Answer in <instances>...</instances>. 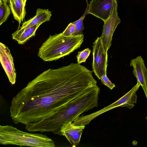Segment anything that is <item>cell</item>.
I'll list each match as a JSON object with an SVG mask.
<instances>
[{
  "label": "cell",
  "instance_id": "cell-1",
  "mask_svg": "<svg viewBox=\"0 0 147 147\" xmlns=\"http://www.w3.org/2000/svg\"><path fill=\"white\" fill-rule=\"evenodd\" d=\"M92 71L78 63L44 71L13 97L10 116L28 128L97 86Z\"/></svg>",
  "mask_w": 147,
  "mask_h": 147
},
{
  "label": "cell",
  "instance_id": "cell-6",
  "mask_svg": "<svg viewBox=\"0 0 147 147\" xmlns=\"http://www.w3.org/2000/svg\"><path fill=\"white\" fill-rule=\"evenodd\" d=\"M117 0H92L89 4V14L105 21L110 16Z\"/></svg>",
  "mask_w": 147,
  "mask_h": 147
},
{
  "label": "cell",
  "instance_id": "cell-19",
  "mask_svg": "<svg viewBox=\"0 0 147 147\" xmlns=\"http://www.w3.org/2000/svg\"><path fill=\"white\" fill-rule=\"evenodd\" d=\"M9 5L10 7L12 6L15 3V0H8Z\"/></svg>",
  "mask_w": 147,
  "mask_h": 147
},
{
  "label": "cell",
  "instance_id": "cell-20",
  "mask_svg": "<svg viewBox=\"0 0 147 147\" xmlns=\"http://www.w3.org/2000/svg\"><path fill=\"white\" fill-rule=\"evenodd\" d=\"M146 119H147V116L146 117Z\"/></svg>",
  "mask_w": 147,
  "mask_h": 147
},
{
  "label": "cell",
  "instance_id": "cell-10",
  "mask_svg": "<svg viewBox=\"0 0 147 147\" xmlns=\"http://www.w3.org/2000/svg\"><path fill=\"white\" fill-rule=\"evenodd\" d=\"M130 65L133 67V74L137 82L142 87L147 99V69L144 61L141 56H138L131 60Z\"/></svg>",
  "mask_w": 147,
  "mask_h": 147
},
{
  "label": "cell",
  "instance_id": "cell-4",
  "mask_svg": "<svg viewBox=\"0 0 147 147\" xmlns=\"http://www.w3.org/2000/svg\"><path fill=\"white\" fill-rule=\"evenodd\" d=\"M0 144L21 146L54 147V142L46 135L32 134L19 130L10 125L0 126Z\"/></svg>",
  "mask_w": 147,
  "mask_h": 147
},
{
  "label": "cell",
  "instance_id": "cell-16",
  "mask_svg": "<svg viewBox=\"0 0 147 147\" xmlns=\"http://www.w3.org/2000/svg\"><path fill=\"white\" fill-rule=\"evenodd\" d=\"M90 52L91 50L88 48L81 51L78 52L76 56L78 63L80 64L82 62H85L90 55Z\"/></svg>",
  "mask_w": 147,
  "mask_h": 147
},
{
  "label": "cell",
  "instance_id": "cell-15",
  "mask_svg": "<svg viewBox=\"0 0 147 147\" xmlns=\"http://www.w3.org/2000/svg\"><path fill=\"white\" fill-rule=\"evenodd\" d=\"M87 6L84 13L82 16L78 20L73 23L75 25L76 28V32L74 35H76L82 33L84 29L83 25V21L86 16L88 14L89 9V4L86 0Z\"/></svg>",
  "mask_w": 147,
  "mask_h": 147
},
{
  "label": "cell",
  "instance_id": "cell-18",
  "mask_svg": "<svg viewBox=\"0 0 147 147\" xmlns=\"http://www.w3.org/2000/svg\"><path fill=\"white\" fill-rule=\"evenodd\" d=\"M107 72H105L101 77L100 80L103 84L112 90L115 87V85L109 79L107 76Z\"/></svg>",
  "mask_w": 147,
  "mask_h": 147
},
{
  "label": "cell",
  "instance_id": "cell-17",
  "mask_svg": "<svg viewBox=\"0 0 147 147\" xmlns=\"http://www.w3.org/2000/svg\"><path fill=\"white\" fill-rule=\"evenodd\" d=\"M76 32L75 25L73 23L69 24L65 30L62 32L63 35L66 36H74Z\"/></svg>",
  "mask_w": 147,
  "mask_h": 147
},
{
  "label": "cell",
  "instance_id": "cell-5",
  "mask_svg": "<svg viewBox=\"0 0 147 147\" xmlns=\"http://www.w3.org/2000/svg\"><path fill=\"white\" fill-rule=\"evenodd\" d=\"M92 68L95 75L100 80L107 72L108 65L107 52L105 51L100 37H98L93 43Z\"/></svg>",
  "mask_w": 147,
  "mask_h": 147
},
{
  "label": "cell",
  "instance_id": "cell-9",
  "mask_svg": "<svg viewBox=\"0 0 147 147\" xmlns=\"http://www.w3.org/2000/svg\"><path fill=\"white\" fill-rule=\"evenodd\" d=\"M84 125H76L70 121L64 123L61 127L62 136H65L73 147H76L79 144Z\"/></svg>",
  "mask_w": 147,
  "mask_h": 147
},
{
  "label": "cell",
  "instance_id": "cell-2",
  "mask_svg": "<svg viewBox=\"0 0 147 147\" xmlns=\"http://www.w3.org/2000/svg\"><path fill=\"white\" fill-rule=\"evenodd\" d=\"M100 90L98 86L93 90L78 96L26 130L31 132H50L62 136L61 129L64 123L72 122L84 112L98 107Z\"/></svg>",
  "mask_w": 147,
  "mask_h": 147
},
{
  "label": "cell",
  "instance_id": "cell-7",
  "mask_svg": "<svg viewBox=\"0 0 147 147\" xmlns=\"http://www.w3.org/2000/svg\"><path fill=\"white\" fill-rule=\"evenodd\" d=\"M117 5H116L110 17L105 22L100 36L105 51L107 52L111 45L112 37L121 20L118 16Z\"/></svg>",
  "mask_w": 147,
  "mask_h": 147
},
{
  "label": "cell",
  "instance_id": "cell-14",
  "mask_svg": "<svg viewBox=\"0 0 147 147\" xmlns=\"http://www.w3.org/2000/svg\"><path fill=\"white\" fill-rule=\"evenodd\" d=\"M8 0H0V25L5 22L10 14Z\"/></svg>",
  "mask_w": 147,
  "mask_h": 147
},
{
  "label": "cell",
  "instance_id": "cell-8",
  "mask_svg": "<svg viewBox=\"0 0 147 147\" xmlns=\"http://www.w3.org/2000/svg\"><path fill=\"white\" fill-rule=\"evenodd\" d=\"M0 60L9 80L12 84L16 82V73L13 58L8 47L0 43Z\"/></svg>",
  "mask_w": 147,
  "mask_h": 147
},
{
  "label": "cell",
  "instance_id": "cell-3",
  "mask_svg": "<svg viewBox=\"0 0 147 147\" xmlns=\"http://www.w3.org/2000/svg\"><path fill=\"white\" fill-rule=\"evenodd\" d=\"M84 39L82 33L69 36L62 32L50 35L39 48L38 56L45 61L56 60L79 48Z\"/></svg>",
  "mask_w": 147,
  "mask_h": 147
},
{
  "label": "cell",
  "instance_id": "cell-13",
  "mask_svg": "<svg viewBox=\"0 0 147 147\" xmlns=\"http://www.w3.org/2000/svg\"><path fill=\"white\" fill-rule=\"evenodd\" d=\"M27 0H15V3L10 7L14 19L20 24L26 14L25 7Z\"/></svg>",
  "mask_w": 147,
  "mask_h": 147
},
{
  "label": "cell",
  "instance_id": "cell-12",
  "mask_svg": "<svg viewBox=\"0 0 147 147\" xmlns=\"http://www.w3.org/2000/svg\"><path fill=\"white\" fill-rule=\"evenodd\" d=\"M41 24L34 25L22 31L17 30L12 34L13 39L16 40L19 44H24L30 38L35 36L37 30Z\"/></svg>",
  "mask_w": 147,
  "mask_h": 147
},
{
  "label": "cell",
  "instance_id": "cell-11",
  "mask_svg": "<svg viewBox=\"0 0 147 147\" xmlns=\"http://www.w3.org/2000/svg\"><path fill=\"white\" fill-rule=\"evenodd\" d=\"M51 12L48 9L38 8L36 15L29 20L24 22L22 26L17 30L22 31L34 25L42 23L50 20Z\"/></svg>",
  "mask_w": 147,
  "mask_h": 147
}]
</instances>
